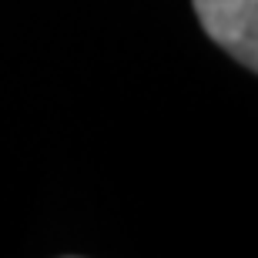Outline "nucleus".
I'll list each match as a JSON object with an SVG mask.
<instances>
[{"instance_id": "obj_1", "label": "nucleus", "mask_w": 258, "mask_h": 258, "mask_svg": "<svg viewBox=\"0 0 258 258\" xmlns=\"http://www.w3.org/2000/svg\"><path fill=\"white\" fill-rule=\"evenodd\" d=\"M201 27L221 50L258 74V0H191Z\"/></svg>"}]
</instances>
